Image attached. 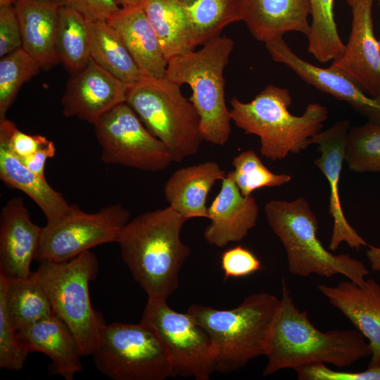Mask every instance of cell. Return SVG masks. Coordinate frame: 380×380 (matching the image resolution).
Wrapping results in <instances>:
<instances>
[{"label": "cell", "mask_w": 380, "mask_h": 380, "mask_svg": "<svg viewBox=\"0 0 380 380\" xmlns=\"http://www.w3.org/2000/svg\"><path fill=\"white\" fill-rule=\"evenodd\" d=\"M300 380H380V362L362 372H339L319 363L295 369Z\"/></svg>", "instance_id": "74e56055"}, {"label": "cell", "mask_w": 380, "mask_h": 380, "mask_svg": "<svg viewBox=\"0 0 380 380\" xmlns=\"http://www.w3.org/2000/svg\"><path fill=\"white\" fill-rule=\"evenodd\" d=\"M91 21L70 6H60L56 50L71 75L82 70L91 58Z\"/></svg>", "instance_id": "f1b7e54d"}, {"label": "cell", "mask_w": 380, "mask_h": 380, "mask_svg": "<svg viewBox=\"0 0 380 380\" xmlns=\"http://www.w3.org/2000/svg\"><path fill=\"white\" fill-rule=\"evenodd\" d=\"M241 21L257 40L266 43L289 32L310 31V0H240Z\"/></svg>", "instance_id": "ffe728a7"}, {"label": "cell", "mask_w": 380, "mask_h": 380, "mask_svg": "<svg viewBox=\"0 0 380 380\" xmlns=\"http://www.w3.org/2000/svg\"><path fill=\"white\" fill-rule=\"evenodd\" d=\"M9 317L17 330L54 314L49 298L34 272L25 278L7 279L0 274Z\"/></svg>", "instance_id": "4316f807"}, {"label": "cell", "mask_w": 380, "mask_h": 380, "mask_svg": "<svg viewBox=\"0 0 380 380\" xmlns=\"http://www.w3.org/2000/svg\"><path fill=\"white\" fill-rule=\"evenodd\" d=\"M128 87L91 58L66 84L63 115L94 125L114 107L126 102Z\"/></svg>", "instance_id": "5bb4252c"}, {"label": "cell", "mask_w": 380, "mask_h": 380, "mask_svg": "<svg viewBox=\"0 0 380 380\" xmlns=\"http://www.w3.org/2000/svg\"><path fill=\"white\" fill-rule=\"evenodd\" d=\"M129 221V213L120 204L87 213L72 205L69 214L53 226H44L36 260L62 262L91 248L118 242Z\"/></svg>", "instance_id": "7c38bea8"}, {"label": "cell", "mask_w": 380, "mask_h": 380, "mask_svg": "<svg viewBox=\"0 0 380 380\" xmlns=\"http://www.w3.org/2000/svg\"><path fill=\"white\" fill-rule=\"evenodd\" d=\"M366 255L372 270L380 272V247L368 246Z\"/></svg>", "instance_id": "b9f144b4"}, {"label": "cell", "mask_w": 380, "mask_h": 380, "mask_svg": "<svg viewBox=\"0 0 380 380\" xmlns=\"http://www.w3.org/2000/svg\"><path fill=\"white\" fill-rule=\"evenodd\" d=\"M318 289L368 340L372 350L369 366L380 362V285L373 279L362 285L350 280Z\"/></svg>", "instance_id": "d6986e66"}, {"label": "cell", "mask_w": 380, "mask_h": 380, "mask_svg": "<svg viewBox=\"0 0 380 380\" xmlns=\"http://www.w3.org/2000/svg\"><path fill=\"white\" fill-rule=\"evenodd\" d=\"M357 0H346V3L352 6L355 2H356Z\"/></svg>", "instance_id": "ee69618b"}, {"label": "cell", "mask_w": 380, "mask_h": 380, "mask_svg": "<svg viewBox=\"0 0 380 380\" xmlns=\"http://www.w3.org/2000/svg\"><path fill=\"white\" fill-rule=\"evenodd\" d=\"M265 44L272 60L289 67L300 78L316 89L348 103L369 121L380 124V99L367 94L338 70L316 66L297 56L283 37Z\"/></svg>", "instance_id": "2e32d148"}, {"label": "cell", "mask_w": 380, "mask_h": 380, "mask_svg": "<svg viewBox=\"0 0 380 380\" xmlns=\"http://www.w3.org/2000/svg\"><path fill=\"white\" fill-rule=\"evenodd\" d=\"M23 346L50 358L55 372L66 380H72L82 370L83 357L79 343L67 324L56 315L18 330Z\"/></svg>", "instance_id": "44dd1931"}, {"label": "cell", "mask_w": 380, "mask_h": 380, "mask_svg": "<svg viewBox=\"0 0 380 380\" xmlns=\"http://www.w3.org/2000/svg\"><path fill=\"white\" fill-rule=\"evenodd\" d=\"M94 126L104 163L158 172L172 163L165 145L126 102L114 107Z\"/></svg>", "instance_id": "8fae6325"}, {"label": "cell", "mask_w": 380, "mask_h": 380, "mask_svg": "<svg viewBox=\"0 0 380 380\" xmlns=\"http://www.w3.org/2000/svg\"><path fill=\"white\" fill-rule=\"evenodd\" d=\"M29 351L21 343L0 289V368L19 371L25 365Z\"/></svg>", "instance_id": "e575fe53"}, {"label": "cell", "mask_w": 380, "mask_h": 380, "mask_svg": "<svg viewBox=\"0 0 380 380\" xmlns=\"http://www.w3.org/2000/svg\"><path fill=\"white\" fill-rule=\"evenodd\" d=\"M41 69L39 62L23 47L1 58L0 119L6 118L22 85Z\"/></svg>", "instance_id": "d6a6232c"}, {"label": "cell", "mask_w": 380, "mask_h": 380, "mask_svg": "<svg viewBox=\"0 0 380 380\" xmlns=\"http://www.w3.org/2000/svg\"><path fill=\"white\" fill-rule=\"evenodd\" d=\"M375 0H357L352 7L348 40L331 67L343 73L367 94L380 99V45L374 32Z\"/></svg>", "instance_id": "4fadbf2b"}, {"label": "cell", "mask_w": 380, "mask_h": 380, "mask_svg": "<svg viewBox=\"0 0 380 380\" xmlns=\"http://www.w3.org/2000/svg\"><path fill=\"white\" fill-rule=\"evenodd\" d=\"M0 139L20 159L30 156L50 141L42 135H30L20 131L6 118L0 119Z\"/></svg>", "instance_id": "d590c367"}, {"label": "cell", "mask_w": 380, "mask_h": 380, "mask_svg": "<svg viewBox=\"0 0 380 380\" xmlns=\"http://www.w3.org/2000/svg\"><path fill=\"white\" fill-rule=\"evenodd\" d=\"M107 22L119 34L146 77H165L167 60L142 6L120 7Z\"/></svg>", "instance_id": "7402d4cb"}, {"label": "cell", "mask_w": 380, "mask_h": 380, "mask_svg": "<svg viewBox=\"0 0 380 380\" xmlns=\"http://www.w3.org/2000/svg\"><path fill=\"white\" fill-rule=\"evenodd\" d=\"M208 213L210 222L204 239L210 245L222 248L248 235L256 225L259 208L254 197L242 195L229 171L222 180L220 191Z\"/></svg>", "instance_id": "ac0fdd59"}, {"label": "cell", "mask_w": 380, "mask_h": 380, "mask_svg": "<svg viewBox=\"0 0 380 380\" xmlns=\"http://www.w3.org/2000/svg\"><path fill=\"white\" fill-rule=\"evenodd\" d=\"M291 103L286 88L268 84L250 102L233 97L230 116L246 134L259 137L263 157L281 160L310 146V139L321 131L329 115L318 103H309L301 115H294L289 110Z\"/></svg>", "instance_id": "3957f363"}, {"label": "cell", "mask_w": 380, "mask_h": 380, "mask_svg": "<svg viewBox=\"0 0 380 380\" xmlns=\"http://www.w3.org/2000/svg\"><path fill=\"white\" fill-rule=\"evenodd\" d=\"M23 46L15 0H0V57Z\"/></svg>", "instance_id": "8d00e7d4"}, {"label": "cell", "mask_w": 380, "mask_h": 380, "mask_svg": "<svg viewBox=\"0 0 380 380\" xmlns=\"http://www.w3.org/2000/svg\"><path fill=\"white\" fill-rule=\"evenodd\" d=\"M141 321L156 331L166 347L172 361V377L208 380L215 372L213 341L187 312L174 310L165 300L148 298Z\"/></svg>", "instance_id": "30bf717a"}, {"label": "cell", "mask_w": 380, "mask_h": 380, "mask_svg": "<svg viewBox=\"0 0 380 380\" xmlns=\"http://www.w3.org/2000/svg\"><path fill=\"white\" fill-rule=\"evenodd\" d=\"M97 369L113 380H164L172 377L170 354L148 324H103L91 354Z\"/></svg>", "instance_id": "9c48e42d"}, {"label": "cell", "mask_w": 380, "mask_h": 380, "mask_svg": "<svg viewBox=\"0 0 380 380\" xmlns=\"http://www.w3.org/2000/svg\"><path fill=\"white\" fill-rule=\"evenodd\" d=\"M227 173L214 161L183 167L175 170L164 186V195L169 206L187 220L208 219L206 201L217 181Z\"/></svg>", "instance_id": "603a6c76"}, {"label": "cell", "mask_w": 380, "mask_h": 380, "mask_svg": "<svg viewBox=\"0 0 380 380\" xmlns=\"http://www.w3.org/2000/svg\"><path fill=\"white\" fill-rule=\"evenodd\" d=\"M122 8L142 6L144 0H115Z\"/></svg>", "instance_id": "7bdbcfd3"}, {"label": "cell", "mask_w": 380, "mask_h": 380, "mask_svg": "<svg viewBox=\"0 0 380 380\" xmlns=\"http://www.w3.org/2000/svg\"><path fill=\"white\" fill-rule=\"evenodd\" d=\"M56 151L54 143L50 140L47 144L34 153L29 157L20 159V160L31 171L40 177H45L44 168L46 162L49 158L54 157Z\"/></svg>", "instance_id": "60d3db41"}, {"label": "cell", "mask_w": 380, "mask_h": 380, "mask_svg": "<svg viewBox=\"0 0 380 380\" xmlns=\"http://www.w3.org/2000/svg\"><path fill=\"white\" fill-rule=\"evenodd\" d=\"M60 0H15L22 47L34 57L42 69L59 63L56 35Z\"/></svg>", "instance_id": "cb8c5ba5"}, {"label": "cell", "mask_w": 380, "mask_h": 380, "mask_svg": "<svg viewBox=\"0 0 380 380\" xmlns=\"http://www.w3.org/2000/svg\"><path fill=\"white\" fill-rule=\"evenodd\" d=\"M234 48V40L219 35L199 50H191L168 60L165 77L191 89L189 100L200 118L204 141L224 146L229 139L231 116L225 102L224 72Z\"/></svg>", "instance_id": "8992f818"}, {"label": "cell", "mask_w": 380, "mask_h": 380, "mask_svg": "<svg viewBox=\"0 0 380 380\" xmlns=\"http://www.w3.org/2000/svg\"><path fill=\"white\" fill-rule=\"evenodd\" d=\"M377 1H378L379 6L380 8V0H377ZM379 45H380V32H379Z\"/></svg>", "instance_id": "f6af8a7d"}, {"label": "cell", "mask_w": 380, "mask_h": 380, "mask_svg": "<svg viewBox=\"0 0 380 380\" xmlns=\"http://www.w3.org/2000/svg\"><path fill=\"white\" fill-rule=\"evenodd\" d=\"M350 127L348 120L336 122L332 126L315 134L310 144H317L319 157L314 164L327 178L330 189L329 214L333 219V228L329 250L336 251L346 242L352 249L359 250L367 246L366 241L349 224L343 213L339 194V180L346 160V145Z\"/></svg>", "instance_id": "9a60e30c"}, {"label": "cell", "mask_w": 380, "mask_h": 380, "mask_svg": "<svg viewBox=\"0 0 380 380\" xmlns=\"http://www.w3.org/2000/svg\"><path fill=\"white\" fill-rule=\"evenodd\" d=\"M91 58L129 85L146 77L119 34L107 21H91Z\"/></svg>", "instance_id": "83f0119b"}, {"label": "cell", "mask_w": 380, "mask_h": 380, "mask_svg": "<svg viewBox=\"0 0 380 380\" xmlns=\"http://www.w3.org/2000/svg\"><path fill=\"white\" fill-rule=\"evenodd\" d=\"M279 306L277 297L260 292L246 297L233 309L193 304L187 312L213 341L216 353L215 372L229 374L265 355Z\"/></svg>", "instance_id": "277c9868"}, {"label": "cell", "mask_w": 380, "mask_h": 380, "mask_svg": "<svg viewBox=\"0 0 380 380\" xmlns=\"http://www.w3.org/2000/svg\"><path fill=\"white\" fill-rule=\"evenodd\" d=\"M91 21H107L120 6L115 0H60Z\"/></svg>", "instance_id": "ab89813d"}, {"label": "cell", "mask_w": 380, "mask_h": 380, "mask_svg": "<svg viewBox=\"0 0 380 380\" xmlns=\"http://www.w3.org/2000/svg\"><path fill=\"white\" fill-rule=\"evenodd\" d=\"M267 221L286 251L289 272L306 277L312 274L330 278L341 274L359 285L369 270L349 254H334L317 238L318 222L305 197L271 200L265 205Z\"/></svg>", "instance_id": "5b68a950"}, {"label": "cell", "mask_w": 380, "mask_h": 380, "mask_svg": "<svg viewBox=\"0 0 380 380\" xmlns=\"http://www.w3.org/2000/svg\"><path fill=\"white\" fill-rule=\"evenodd\" d=\"M310 31L308 51L322 63L334 61L345 48L338 34L334 15V0H310Z\"/></svg>", "instance_id": "4dcf8cb0"}, {"label": "cell", "mask_w": 380, "mask_h": 380, "mask_svg": "<svg viewBox=\"0 0 380 380\" xmlns=\"http://www.w3.org/2000/svg\"><path fill=\"white\" fill-rule=\"evenodd\" d=\"M346 161L355 172H380V124L367 120L350 127L346 145Z\"/></svg>", "instance_id": "1f68e13d"}, {"label": "cell", "mask_w": 380, "mask_h": 380, "mask_svg": "<svg viewBox=\"0 0 380 380\" xmlns=\"http://www.w3.org/2000/svg\"><path fill=\"white\" fill-rule=\"evenodd\" d=\"M221 267L226 278L242 277L260 270L261 262L253 252L238 246L222 254Z\"/></svg>", "instance_id": "f35d334b"}, {"label": "cell", "mask_w": 380, "mask_h": 380, "mask_svg": "<svg viewBox=\"0 0 380 380\" xmlns=\"http://www.w3.org/2000/svg\"><path fill=\"white\" fill-rule=\"evenodd\" d=\"M371 355L369 343L359 331L317 329L308 311L296 308L283 279L279 309L265 345L264 376L319 363L346 367Z\"/></svg>", "instance_id": "6da1fadb"}, {"label": "cell", "mask_w": 380, "mask_h": 380, "mask_svg": "<svg viewBox=\"0 0 380 380\" xmlns=\"http://www.w3.org/2000/svg\"><path fill=\"white\" fill-rule=\"evenodd\" d=\"M0 178L8 187L16 189L39 207L46 218V226H53L63 220L70 212L63 195L53 189L46 177L28 169L0 139Z\"/></svg>", "instance_id": "d4e9b609"}, {"label": "cell", "mask_w": 380, "mask_h": 380, "mask_svg": "<svg viewBox=\"0 0 380 380\" xmlns=\"http://www.w3.org/2000/svg\"><path fill=\"white\" fill-rule=\"evenodd\" d=\"M142 8L167 61L196 48L191 21L180 0H144Z\"/></svg>", "instance_id": "484cf974"}, {"label": "cell", "mask_w": 380, "mask_h": 380, "mask_svg": "<svg viewBox=\"0 0 380 380\" xmlns=\"http://www.w3.org/2000/svg\"><path fill=\"white\" fill-rule=\"evenodd\" d=\"M232 171L234 182L244 196L262 187H275L287 184L291 177L285 173L276 174L270 171L260 157L252 150L245 151L232 160Z\"/></svg>", "instance_id": "836d02e7"}, {"label": "cell", "mask_w": 380, "mask_h": 380, "mask_svg": "<svg viewBox=\"0 0 380 380\" xmlns=\"http://www.w3.org/2000/svg\"><path fill=\"white\" fill-rule=\"evenodd\" d=\"M98 270V259L89 250L65 261L42 260L34 272L54 314L75 335L82 356L91 355L105 322L93 308L89 296V283Z\"/></svg>", "instance_id": "ba28073f"}, {"label": "cell", "mask_w": 380, "mask_h": 380, "mask_svg": "<svg viewBox=\"0 0 380 380\" xmlns=\"http://www.w3.org/2000/svg\"><path fill=\"white\" fill-rule=\"evenodd\" d=\"M180 85L165 77H145L129 85L126 103L167 149L172 163L196 154L201 145L199 116Z\"/></svg>", "instance_id": "52a82bcc"}, {"label": "cell", "mask_w": 380, "mask_h": 380, "mask_svg": "<svg viewBox=\"0 0 380 380\" xmlns=\"http://www.w3.org/2000/svg\"><path fill=\"white\" fill-rule=\"evenodd\" d=\"M187 220L168 206L137 216L120 233L122 260L148 299L167 300L179 287L180 269L190 255L181 239Z\"/></svg>", "instance_id": "7a4b0ae2"}, {"label": "cell", "mask_w": 380, "mask_h": 380, "mask_svg": "<svg viewBox=\"0 0 380 380\" xmlns=\"http://www.w3.org/2000/svg\"><path fill=\"white\" fill-rule=\"evenodd\" d=\"M189 17L195 46L220 35L229 24L241 21L240 0H180Z\"/></svg>", "instance_id": "f546056e"}, {"label": "cell", "mask_w": 380, "mask_h": 380, "mask_svg": "<svg viewBox=\"0 0 380 380\" xmlns=\"http://www.w3.org/2000/svg\"><path fill=\"white\" fill-rule=\"evenodd\" d=\"M42 228L30 219L20 197L8 200L0 215V274L7 279L28 277L36 260Z\"/></svg>", "instance_id": "e0dca14e"}]
</instances>
